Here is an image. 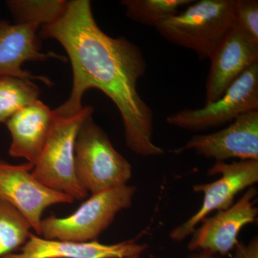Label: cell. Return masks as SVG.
<instances>
[{"instance_id":"13","label":"cell","mask_w":258,"mask_h":258,"mask_svg":"<svg viewBox=\"0 0 258 258\" xmlns=\"http://www.w3.org/2000/svg\"><path fill=\"white\" fill-rule=\"evenodd\" d=\"M147 248V244L134 240L106 244L97 240H49L31 232L19 252L1 258H132L140 257Z\"/></svg>"},{"instance_id":"3","label":"cell","mask_w":258,"mask_h":258,"mask_svg":"<svg viewBox=\"0 0 258 258\" xmlns=\"http://www.w3.org/2000/svg\"><path fill=\"white\" fill-rule=\"evenodd\" d=\"M92 115L84 120L78 132L74 166L80 185L88 193L95 194L128 184L132 168Z\"/></svg>"},{"instance_id":"9","label":"cell","mask_w":258,"mask_h":258,"mask_svg":"<svg viewBox=\"0 0 258 258\" xmlns=\"http://www.w3.org/2000/svg\"><path fill=\"white\" fill-rule=\"evenodd\" d=\"M191 150L215 161L236 158L258 161V111L244 113L214 133L194 136L173 153L181 154Z\"/></svg>"},{"instance_id":"21","label":"cell","mask_w":258,"mask_h":258,"mask_svg":"<svg viewBox=\"0 0 258 258\" xmlns=\"http://www.w3.org/2000/svg\"><path fill=\"white\" fill-rule=\"evenodd\" d=\"M187 258H220L216 254L210 253V252H206V251H201L199 253H195L190 254Z\"/></svg>"},{"instance_id":"16","label":"cell","mask_w":258,"mask_h":258,"mask_svg":"<svg viewBox=\"0 0 258 258\" xmlns=\"http://www.w3.org/2000/svg\"><path fill=\"white\" fill-rule=\"evenodd\" d=\"M38 86L31 80L0 77V123H5L17 112L37 101Z\"/></svg>"},{"instance_id":"18","label":"cell","mask_w":258,"mask_h":258,"mask_svg":"<svg viewBox=\"0 0 258 258\" xmlns=\"http://www.w3.org/2000/svg\"><path fill=\"white\" fill-rule=\"evenodd\" d=\"M67 1L14 0L8 3V8L18 23L37 24L40 27L57 20L66 9Z\"/></svg>"},{"instance_id":"15","label":"cell","mask_w":258,"mask_h":258,"mask_svg":"<svg viewBox=\"0 0 258 258\" xmlns=\"http://www.w3.org/2000/svg\"><path fill=\"white\" fill-rule=\"evenodd\" d=\"M194 0H123L127 17L134 22L157 28L162 22L179 13Z\"/></svg>"},{"instance_id":"6","label":"cell","mask_w":258,"mask_h":258,"mask_svg":"<svg viewBox=\"0 0 258 258\" xmlns=\"http://www.w3.org/2000/svg\"><path fill=\"white\" fill-rule=\"evenodd\" d=\"M258 111V62L241 75L217 101L203 108L176 112L166 123L177 128L200 132L230 123L249 111Z\"/></svg>"},{"instance_id":"17","label":"cell","mask_w":258,"mask_h":258,"mask_svg":"<svg viewBox=\"0 0 258 258\" xmlns=\"http://www.w3.org/2000/svg\"><path fill=\"white\" fill-rule=\"evenodd\" d=\"M31 230L28 220L16 209L0 200V258L23 247Z\"/></svg>"},{"instance_id":"7","label":"cell","mask_w":258,"mask_h":258,"mask_svg":"<svg viewBox=\"0 0 258 258\" xmlns=\"http://www.w3.org/2000/svg\"><path fill=\"white\" fill-rule=\"evenodd\" d=\"M208 174H220L221 177L213 182L193 186L195 192L203 194V203L193 216L171 231L170 237L173 240H184L195 232L198 224L208 215L230 208L237 194L257 183L258 161H234L230 164L225 161H215L209 169Z\"/></svg>"},{"instance_id":"8","label":"cell","mask_w":258,"mask_h":258,"mask_svg":"<svg viewBox=\"0 0 258 258\" xmlns=\"http://www.w3.org/2000/svg\"><path fill=\"white\" fill-rule=\"evenodd\" d=\"M33 168L28 162L15 165L0 160V200L16 209L40 236L45 210L53 205L72 204L74 200L40 183L32 175Z\"/></svg>"},{"instance_id":"4","label":"cell","mask_w":258,"mask_h":258,"mask_svg":"<svg viewBox=\"0 0 258 258\" xmlns=\"http://www.w3.org/2000/svg\"><path fill=\"white\" fill-rule=\"evenodd\" d=\"M135 193V186L127 184L92 194L69 216L42 219L40 236L49 240H96L118 212L132 206Z\"/></svg>"},{"instance_id":"2","label":"cell","mask_w":258,"mask_h":258,"mask_svg":"<svg viewBox=\"0 0 258 258\" xmlns=\"http://www.w3.org/2000/svg\"><path fill=\"white\" fill-rule=\"evenodd\" d=\"M235 0L195 1L158 25V33L174 45L210 59L235 23Z\"/></svg>"},{"instance_id":"1","label":"cell","mask_w":258,"mask_h":258,"mask_svg":"<svg viewBox=\"0 0 258 258\" xmlns=\"http://www.w3.org/2000/svg\"><path fill=\"white\" fill-rule=\"evenodd\" d=\"M40 36L60 42L73 70L71 94L53 110L59 117H70L83 109V96L91 88L100 90L114 103L124 128L125 144L142 157L164 154L153 141L154 113L138 92L137 83L146 74L142 50L125 37H113L98 26L91 2H67L57 20L41 27Z\"/></svg>"},{"instance_id":"19","label":"cell","mask_w":258,"mask_h":258,"mask_svg":"<svg viewBox=\"0 0 258 258\" xmlns=\"http://www.w3.org/2000/svg\"><path fill=\"white\" fill-rule=\"evenodd\" d=\"M235 23L247 37L258 43L257 0H235Z\"/></svg>"},{"instance_id":"5","label":"cell","mask_w":258,"mask_h":258,"mask_svg":"<svg viewBox=\"0 0 258 258\" xmlns=\"http://www.w3.org/2000/svg\"><path fill=\"white\" fill-rule=\"evenodd\" d=\"M93 113L92 107L85 106L73 116L55 115L46 143L32 171V175L42 184L74 200L88 196L75 173V144L80 127Z\"/></svg>"},{"instance_id":"20","label":"cell","mask_w":258,"mask_h":258,"mask_svg":"<svg viewBox=\"0 0 258 258\" xmlns=\"http://www.w3.org/2000/svg\"><path fill=\"white\" fill-rule=\"evenodd\" d=\"M232 258H258V240L257 237L249 244H238L236 246Z\"/></svg>"},{"instance_id":"22","label":"cell","mask_w":258,"mask_h":258,"mask_svg":"<svg viewBox=\"0 0 258 258\" xmlns=\"http://www.w3.org/2000/svg\"><path fill=\"white\" fill-rule=\"evenodd\" d=\"M132 258H140V257H132Z\"/></svg>"},{"instance_id":"11","label":"cell","mask_w":258,"mask_h":258,"mask_svg":"<svg viewBox=\"0 0 258 258\" xmlns=\"http://www.w3.org/2000/svg\"><path fill=\"white\" fill-rule=\"evenodd\" d=\"M210 60L205 103L219 99L241 75L258 62V43L235 25Z\"/></svg>"},{"instance_id":"10","label":"cell","mask_w":258,"mask_h":258,"mask_svg":"<svg viewBox=\"0 0 258 258\" xmlns=\"http://www.w3.org/2000/svg\"><path fill=\"white\" fill-rule=\"evenodd\" d=\"M257 195V189L249 188L230 208L204 219L200 228L193 232L188 248L222 255L235 249L239 243L237 237L241 230L255 221L258 210L254 207V198Z\"/></svg>"},{"instance_id":"14","label":"cell","mask_w":258,"mask_h":258,"mask_svg":"<svg viewBox=\"0 0 258 258\" xmlns=\"http://www.w3.org/2000/svg\"><path fill=\"white\" fill-rule=\"evenodd\" d=\"M55 115L37 100L15 113L5 124L11 134L9 154L35 165L46 143Z\"/></svg>"},{"instance_id":"12","label":"cell","mask_w":258,"mask_h":258,"mask_svg":"<svg viewBox=\"0 0 258 258\" xmlns=\"http://www.w3.org/2000/svg\"><path fill=\"white\" fill-rule=\"evenodd\" d=\"M40 25L31 23H18L12 25L0 20V77L10 76L27 80H38L50 86L46 77L35 76L24 71L22 66L28 61H46L54 58L66 61L64 56L53 52L40 51L37 32Z\"/></svg>"}]
</instances>
